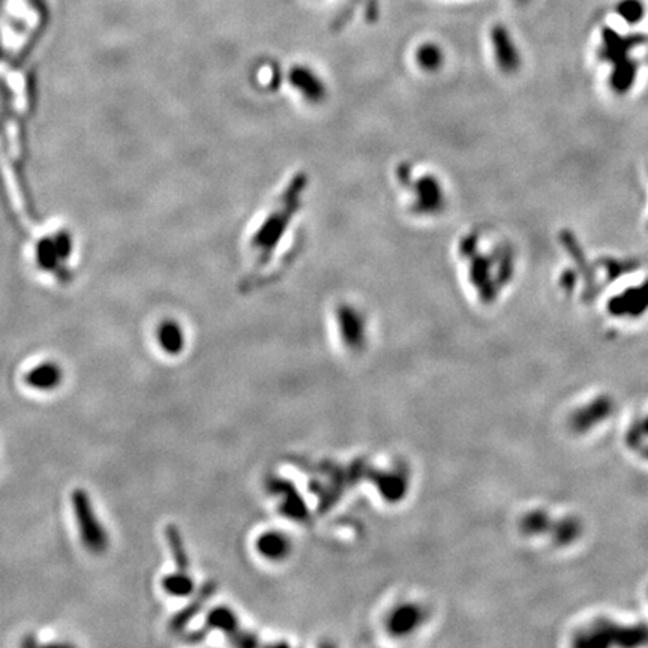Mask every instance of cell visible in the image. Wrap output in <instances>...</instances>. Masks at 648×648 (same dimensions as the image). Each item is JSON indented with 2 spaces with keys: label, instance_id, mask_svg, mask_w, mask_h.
Masks as SVG:
<instances>
[{
  "label": "cell",
  "instance_id": "cell-1",
  "mask_svg": "<svg viewBox=\"0 0 648 648\" xmlns=\"http://www.w3.org/2000/svg\"><path fill=\"white\" fill-rule=\"evenodd\" d=\"M395 183L404 209L413 218H434L448 206L444 183L434 171L411 163L395 170Z\"/></svg>",
  "mask_w": 648,
  "mask_h": 648
},
{
  "label": "cell",
  "instance_id": "cell-2",
  "mask_svg": "<svg viewBox=\"0 0 648 648\" xmlns=\"http://www.w3.org/2000/svg\"><path fill=\"white\" fill-rule=\"evenodd\" d=\"M71 501L84 548L95 555L106 552L110 539L104 525L99 523L95 515L89 494L78 488L71 494Z\"/></svg>",
  "mask_w": 648,
  "mask_h": 648
},
{
  "label": "cell",
  "instance_id": "cell-3",
  "mask_svg": "<svg viewBox=\"0 0 648 648\" xmlns=\"http://www.w3.org/2000/svg\"><path fill=\"white\" fill-rule=\"evenodd\" d=\"M288 80H290L292 88L308 103H319L326 96V83L315 74V72L307 66H293L288 72Z\"/></svg>",
  "mask_w": 648,
  "mask_h": 648
},
{
  "label": "cell",
  "instance_id": "cell-4",
  "mask_svg": "<svg viewBox=\"0 0 648 648\" xmlns=\"http://www.w3.org/2000/svg\"><path fill=\"white\" fill-rule=\"evenodd\" d=\"M491 41L494 44L495 59L503 71L512 72L520 66V54L515 48L509 32L501 26H495L491 31Z\"/></svg>",
  "mask_w": 648,
  "mask_h": 648
},
{
  "label": "cell",
  "instance_id": "cell-5",
  "mask_svg": "<svg viewBox=\"0 0 648 648\" xmlns=\"http://www.w3.org/2000/svg\"><path fill=\"white\" fill-rule=\"evenodd\" d=\"M62 380H63L62 368L53 362H46L32 368L24 377V381L29 387L42 392L54 391L56 387H59Z\"/></svg>",
  "mask_w": 648,
  "mask_h": 648
},
{
  "label": "cell",
  "instance_id": "cell-6",
  "mask_svg": "<svg viewBox=\"0 0 648 648\" xmlns=\"http://www.w3.org/2000/svg\"><path fill=\"white\" fill-rule=\"evenodd\" d=\"M158 342H160L161 349L171 354L176 356L182 353L185 347V334L182 326L175 320H165L158 327Z\"/></svg>",
  "mask_w": 648,
  "mask_h": 648
},
{
  "label": "cell",
  "instance_id": "cell-7",
  "mask_svg": "<svg viewBox=\"0 0 648 648\" xmlns=\"http://www.w3.org/2000/svg\"><path fill=\"white\" fill-rule=\"evenodd\" d=\"M421 622V612L416 607H401L395 610L391 615V620H389V626H391L394 633H410L414 627H417Z\"/></svg>",
  "mask_w": 648,
  "mask_h": 648
},
{
  "label": "cell",
  "instance_id": "cell-8",
  "mask_svg": "<svg viewBox=\"0 0 648 648\" xmlns=\"http://www.w3.org/2000/svg\"><path fill=\"white\" fill-rule=\"evenodd\" d=\"M258 551L269 560H282L290 551V543L279 533H267L258 540Z\"/></svg>",
  "mask_w": 648,
  "mask_h": 648
},
{
  "label": "cell",
  "instance_id": "cell-9",
  "mask_svg": "<svg viewBox=\"0 0 648 648\" xmlns=\"http://www.w3.org/2000/svg\"><path fill=\"white\" fill-rule=\"evenodd\" d=\"M163 588L171 596L186 597L194 592V581L185 573V570H179L178 573L165 576L163 580Z\"/></svg>",
  "mask_w": 648,
  "mask_h": 648
},
{
  "label": "cell",
  "instance_id": "cell-10",
  "mask_svg": "<svg viewBox=\"0 0 648 648\" xmlns=\"http://www.w3.org/2000/svg\"><path fill=\"white\" fill-rule=\"evenodd\" d=\"M414 59H416L417 66H419L421 69L432 72V71H437L443 65L444 56L438 46L431 44L429 42V44H423L416 50Z\"/></svg>",
  "mask_w": 648,
  "mask_h": 648
},
{
  "label": "cell",
  "instance_id": "cell-11",
  "mask_svg": "<svg viewBox=\"0 0 648 648\" xmlns=\"http://www.w3.org/2000/svg\"><path fill=\"white\" fill-rule=\"evenodd\" d=\"M165 535L179 570H186V567H188V557H186V551L179 530L175 525H168L165 530Z\"/></svg>",
  "mask_w": 648,
  "mask_h": 648
},
{
  "label": "cell",
  "instance_id": "cell-12",
  "mask_svg": "<svg viewBox=\"0 0 648 648\" xmlns=\"http://www.w3.org/2000/svg\"><path fill=\"white\" fill-rule=\"evenodd\" d=\"M618 14H620L626 21L637 23L644 16V8L638 0H624V2H622L620 6H618Z\"/></svg>",
  "mask_w": 648,
  "mask_h": 648
},
{
  "label": "cell",
  "instance_id": "cell-13",
  "mask_svg": "<svg viewBox=\"0 0 648 648\" xmlns=\"http://www.w3.org/2000/svg\"><path fill=\"white\" fill-rule=\"evenodd\" d=\"M21 644H23L24 647H29V645H36L38 641H36V638H35L34 635H29L26 639H23Z\"/></svg>",
  "mask_w": 648,
  "mask_h": 648
},
{
  "label": "cell",
  "instance_id": "cell-14",
  "mask_svg": "<svg viewBox=\"0 0 648 648\" xmlns=\"http://www.w3.org/2000/svg\"><path fill=\"white\" fill-rule=\"evenodd\" d=\"M520 2H525V0H520Z\"/></svg>",
  "mask_w": 648,
  "mask_h": 648
}]
</instances>
